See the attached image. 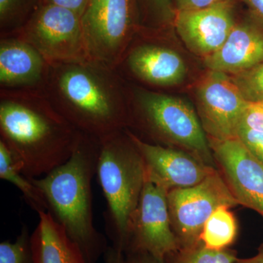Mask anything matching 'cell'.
<instances>
[{"label": "cell", "instance_id": "obj_11", "mask_svg": "<svg viewBox=\"0 0 263 263\" xmlns=\"http://www.w3.org/2000/svg\"><path fill=\"white\" fill-rule=\"evenodd\" d=\"M209 141L214 160L240 205L263 215V162L237 138Z\"/></svg>", "mask_w": 263, "mask_h": 263}, {"label": "cell", "instance_id": "obj_19", "mask_svg": "<svg viewBox=\"0 0 263 263\" xmlns=\"http://www.w3.org/2000/svg\"><path fill=\"white\" fill-rule=\"evenodd\" d=\"M230 209L224 205L218 208L205 221L200 240L208 248L221 250L234 242L238 226L234 214Z\"/></svg>", "mask_w": 263, "mask_h": 263}, {"label": "cell", "instance_id": "obj_21", "mask_svg": "<svg viewBox=\"0 0 263 263\" xmlns=\"http://www.w3.org/2000/svg\"><path fill=\"white\" fill-rule=\"evenodd\" d=\"M140 24L155 27L174 24L176 8L175 0H136Z\"/></svg>", "mask_w": 263, "mask_h": 263}, {"label": "cell", "instance_id": "obj_28", "mask_svg": "<svg viewBox=\"0 0 263 263\" xmlns=\"http://www.w3.org/2000/svg\"><path fill=\"white\" fill-rule=\"evenodd\" d=\"M221 0H175L176 11L201 9Z\"/></svg>", "mask_w": 263, "mask_h": 263}, {"label": "cell", "instance_id": "obj_29", "mask_svg": "<svg viewBox=\"0 0 263 263\" xmlns=\"http://www.w3.org/2000/svg\"><path fill=\"white\" fill-rule=\"evenodd\" d=\"M248 5L251 14L263 24V0H243Z\"/></svg>", "mask_w": 263, "mask_h": 263}, {"label": "cell", "instance_id": "obj_12", "mask_svg": "<svg viewBox=\"0 0 263 263\" xmlns=\"http://www.w3.org/2000/svg\"><path fill=\"white\" fill-rule=\"evenodd\" d=\"M236 23L232 0L193 10L176 11L173 27L195 54L205 57L223 46Z\"/></svg>", "mask_w": 263, "mask_h": 263}, {"label": "cell", "instance_id": "obj_22", "mask_svg": "<svg viewBox=\"0 0 263 263\" xmlns=\"http://www.w3.org/2000/svg\"><path fill=\"white\" fill-rule=\"evenodd\" d=\"M237 259L233 251L209 249L201 241L193 247L180 249L174 263H235Z\"/></svg>", "mask_w": 263, "mask_h": 263}, {"label": "cell", "instance_id": "obj_5", "mask_svg": "<svg viewBox=\"0 0 263 263\" xmlns=\"http://www.w3.org/2000/svg\"><path fill=\"white\" fill-rule=\"evenodd\" d=\"M132 124L154 139L183 147L204 164L215 167L201 122L181 99L141 88L129 89L127 127Z\"/></svg>", "mask_w": 263, "mask_h": 263}, {"label": "cell", "instance_id": "obj_20", "mask_svg": "<svg viewBox=\"0 0 263 263\" xmlns=\"http://www.w3.org/2000/svg\"><path fill=\"white\" fill-rule=\"evenodd\" d=\"M38 6V0H0L1 36L16 32Z\"/></svg>", "mask_w": 263, "mask_h": 263}, {"label": "cell", "instance_id": "obj_15", "mask_svg": "<svg viewBox=\"0 0 263 263\" xmlns=\"http://www.w3.org/2000/svg\"><path fill=\"white\" fill-rule=\"evenodd\" d=\"M51 65L29 43L13 35L0 39V89H44Z\"/></svg>", "mask_w": 263, "mask_h": 263}, {"label": "cell", "instance_id": "obj_25", "mask_svg": "<svg viewBox=\"0 0 263 263\" xmlns=\"http://www.w3.org/2000/svg\"><path fill=\"white\" fill-rule=\"evenodd\" d=\"M239 127L263 133V101H247L240 117Z\"/></svg>", "mask_w": 263, "mask_h": 263}, {"label": "cell", "instance_id": "obj_16", "mask_svg": "<svg viewBox=\"0 0 263 263\" xmlns=\"http://www.w3.org/2000/svg\"><path fill=\"white\" fill-rule=\"evenodd\" d=\"M204 62L209 70L231 76L259 65L263 62V24L251 13L236 22L223 46Z\"/></svg>", "mask_w": 263, "mask_h": 263}, {"label": "cell", "instance_id": "obj_3", "mask_svg": "<svg viewBox=\"0 0 263 263\" xmlns=\"http://www.w3.org/2000/svg\"><path fill=\"white\" fill-rule=\"evenodd\" d=\"M100 140L83 133L67 162L38 179H30L43 193L48 212L84 256L98 263L109 246L95 228L91 183L96 176Z\"/></svg>", "mask_w": 263, "mask_h": 263}, {"label": "cell", "instance_id": "obj_27", "mask_svg": "<svg viewBox=\"0 0 263 263\" xmlns=\"http://www.w3.org/2000/svg\"><path fill=\"white\" fill-rule=\"evenodd\" d=\"M89 0H38V5H53L72 10L82 16Z\"/></svg>", "mask_w": 263, "mask_h": 263}, {"label": "cell", "instance_id": "obj_31", "mask_svg": "<svg viewBox=\"0 0 263 263\" xmlns=\"http://www.w3.org/2000/svg\"><path fill=\"white\" fill-rule=\"evenodd\" d=\"M262 217H263V215H262Z\"/></svg>", "mask_w": 263, "mask_h": 263}, {"label": "cell", "instance_id": "obj_18", "mask_svg": "<svg viewBox=\"0 0 263 263\" xmlns=\"http://www.w3.org/2000/svg\"><path fill=\"white\" fill-rule=\"evenodd\" d=\"M0 178L16 186L22 192L27 203L37 214L48 212V204L43 193L21 171L11 152L2 141H0Z\"/></svg>", "mask_w": 263, "mask_h": 263}, {"label": "cell", "instance_id": "obj_4", "mask_svg": "<svg viewBox=\"0 0 263 263\" xmlns=\"http://www.w3.org/2000/svg\"><path fill=\"white\" fill-rule=\"evenodd\" d=\"M96 176L107 202V235L112 247L124 252L146 179L144 162L127 128L100 140Z\"/></svg>", "mask_w": 263, "mask_h": 263}, {"label": "cell", "instance_id": "obj_1", "mask_svg": "<svg viewBox=\"0 0 263 263\" xmlns=\"http://www.w3.org/2000/svg\"><path fill=\"white\" fill-rule=\"evenodd\" d=\"M82 134L41 90L0 89V141L29 179L67 162Z\"/></svg>", "mask_w": 263, "mask_h": 263}, {"label": "cell", "instance_id": "obj_8", "mask_svg": "<svg viewBox=\"0 0 263 263\" xmlns=\"http://www.w3.org/2000/svg\"><path fill=\"white\" fill-rule=\"evenodd\" d=\"M167 205L172 229L183 249L201 242L202 228L216 209L240 203L215 169L195 186L170 190Z\"/></svg>", "mask_w": 263, "mask_h": 263}, {"label": "cell", "instance_id": "obj_10", "mask_svg": "<svg viewBox=\"0 0 263 263\" xmlns=\"http://www.w3.org/2000/svg\"><path fill=\"white\" fill-rule=\"evenodd\" d=\"M196 95L202 127L209 138H236L247 101L231 76L209 71L199 83Z\"/></svg>", "mask_w": 263, "mask_h": 263}, {"label": "cell", "instance_id": "obj_9", "mask_svg": "<svg viewBox=\"0 0 263 263\" xmlns=\"http://www.w3.org/2000/svg\"><path fill=\"white\" fill-rule=\"evenodd\" d=\"M167 193L146 176L139 202L129 224L124 252H143L165 259L181 249L171 226Z\"/></svg>", "mask_w": 263, "mask_h": 263}, {"label": "cell", "instance_id": "obj_7", "mask_svg": "<svg viewBox=\"0 0 263 263\" xmlns=\"http://www.w3.org/2000/svg\"><path fill=\"white\" fill-rule=\"evenodd\" d=\"M9 35L29 43L51 65L90 59L81 17L62 7L38 5L27 22Z\"/></svg>", "mask_w": 263, "mask_h": 263}, {"label": "cell", "instance_id": "obj_17", "mask_svg": "<svg viewBox=\"0 0 263 263\" xmlns=\"http://www.w3.org/2000/svg\"><path fill=\"white\" fill-rule=\"evenodd\" d=\"M37 214L39 221L31 235L34 263H85L80 249L51 214Z\"/></svg>", "mask_w": 263, "mask_h": 263}, {"label": "cell", "instance_id": "obj_26", "mask_svg": "<svg viewBox=\"0 0 263 263\" xmlns=\"http://www.w3.org/2000/svg\"><path fill=\"white\" fill-rule=\"evenodd\" d=\"M236 138L247 149L263 162V133L252 130L247 128L239 127Z\"/></svg>", "mask_w": 263, "mask_h": 263}, {"label": "cell", "instance_id": "obj_2", "mask_svg": "<svg viewBox=\"0 0 263 263\" xmlns=\"http://www.w3.org/2000/svg\"><path fill=\"white\" fill-rule=\"evenodd\" d=\"M78 129L98 140L127 128L129 89L115 69L92 59L51 65L44 89Z\"/></svg>", "mask_w": 263, "mask_h": 263}, {"label": "cell", "instance_id": "obj_13", "mask_svg": "<svg viewBox=\"0 0 263 263\" xmlns=\"http://www.w3.org/2000/svg\"><path fill=\"white\" fill-rule=\"evenodd\" d=\"M127 129L143 158L147 179L167 192L195 186L216 169L191 154L143 141Z\"/></svg>", "mask_w": 263, "mask_h": 263}, {"label": "cell", "instance_id": "obj_24", "mask_svg": "<svg viewBox=\"0 0 263 263\" xmlns=\"http://www.w3.org/2000/svg\"><path fill=\"white\" fill-rule=\"evenodd\" d=\"M231 78L247 101H263V62Z\"/></svg>", "mask_w": 263, "mask_h": 263}, {"label": "cell", "instance_id": "obj_23", "mask_svg": "<svg viewBox=\"0 0 263 263\" xmlns=\"http://www.w3.org/2000/svg\"><path fill=\"white\" fill-rule=\"evenodd\" d=\"M0 263H34L28 228L24 226L14 243H0Z\"/></svg>", "mask_w": 263, "mask_h": 263}, {"label": "cell", "instance_id": "obj_6", "mask_svg": "<svg viewBox=\"0 0 263 263\" xmlns=\"http://www.w3.org/2000/svg\"><path fill=\"white\" fill-rule=\"evenodd\" d=\"M81 24L89 58L116 70L141 27L136 0H89Z\"/></svg>", "mask_w": 263, "mask_h": 263}, {"label": "cell", "instance_id": "obj_30", "mask_svg": "<svg viewBox=\"0 0 263 263\" xmlns=\"http://www.w3.org/2000/svg\"><path fill=\"white\" fill-rule=\"evenodd\" d=\"M235 263H263V245L259 248L257 255L248 259H238Z\"/></svg>", "mask_w": 263, "mask_h": 263}, {"label": "cell", "instance_id": "obj_14", "mask_svg": "<svg viewBox=\"0 0 263 263\" xmlns=\"http://www.w3.org/2000/svg\"><path fill=\"white\" fill-rule=\"evenodd\" d=\"M123 70L144 84L158 87L179 84L186 73V65L177 52L154 43L129 46L116 68Z\"/></svg>", "mask_w": 263, "mask_h": 263}]
</instances>
